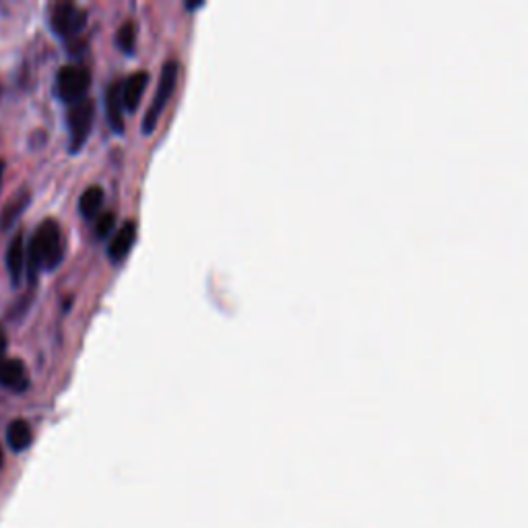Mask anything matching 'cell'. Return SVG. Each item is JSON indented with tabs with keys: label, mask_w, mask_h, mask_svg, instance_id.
Here are the masks:
<instances>
[{
	"label": "cell",
	"mask_w": 528,
	"mask_h": 528,
	"mask_svg": "<svg viewBox=\"0 0 528 528\" xmlns=\"http://www.w3.org/2000/svg\"><path fill=\"white\" fill-rule=\"evenodd\" d=\"M62 260L60 225L54 219H46L30 241L25 252V273L35 283L40 270H52Z\"/></svg>",
	"instance_id": "obj_1"
},
{
	"label": "cell",
	"mask_w": 528,
	"mask_h": 528,
	"mask_svg": "<svg viewBox=\"0 0 528 528\" xmlns=\"http://www.w3.org/2000/svg\"><path fill=\"white\" fill-rule=\"evenodd\" d=\"M178 77H180V64H178L176 60H169L163 64L159 81H157L155 96L145 112V118H142V132L145 134H151L155 131V126L157 123H159L163 110H166L171 94H174Z\"/></svg>",
	"instance_id": "obj_2"
},
{
	"label": "cell",
	"mask_w": 528,
	"mask_h": 528,
	"mask_svg": "<svg viewBox=\"0 0 528 528\" xmlns=\"http://www.w3.org/2000/svg\"><path fill=\"white\" fill-rule=\"evenodd\" d=\"M68 132H70V153H77L89 139L96 120V104L89 97L70 105L68 110Z\"/></svg>",
	"instance_id": "obj_3"
},
{
	"label": "cell",
	"mask_w": 528,
	"mask_h": 528,
	"mask_svg": "<svg viewBox=\"0 0 528 528\" xmlns=\"http://www.w3.org/2000/svg\"><path fill=\"white\" fill-rule=\"evenodd\" d=\"M89 85V70L85 67H77V64H68V67H62L59 77H56V94H59L64 102L77 104L87 96Z\"/></svg>",
	"instance_id": "obj_4"
},
{
	"label": "cell",
	"mask_w": 528,
	"mask_h": 528,
	"mask_svg": "<svg viewBox=\"0 0 528 528\" xmlns=\"http://www.w3.org/2000/svg\"><path fill=\"white\" fill-rule=\"evenodd\" d=\"M50 23H52V30L60 38H73L87 23V13L75 3H60L52 9Z\"/></svg>",
	"instance_id": "obj_5"
},
{
	"label": "cell",
	"mask_w": 528,
	"mask_h": 528,
	"mask_svg": "<svg viewBox=\"0 0 528 528\" xmlns=\"http://www.w3.org/2000/svg\"><path fill=\"white\" fill-rule=\"evenodd\" d=\"M149 85V75L147 70H137V73L128 75L124 78V83L120 85V94H123V105L124 110L134 112L139 108L142 94H145Z\"/></svg>",
	"instance_id": "obj_6"
},
{
	"label": "cell",
	"mask_w": 528,
	"mask_h": 528,
	"mask_svg": "<svg viewBox=\"0 0 528 528\" xmlns=\"http://www.w3.org/2000/svg\"><path fill=\"white\" fill-rule=\"evenodd\" d=\"M0 387L23 392L30 387L27 380V369L21 360H0Z\"/></svg>",
	"instance_id": "obj_7"
},
{
	"label": "cell",
	"mask_w": 528,
	"mask_h": 528,
	"mask_svg": "<svg viewBox=\"0 0 528 528\" xmlns=\"http://www.w3.org/2000/svg\"><path fill=\"white\" fill-rule=\"evenodd\" d=\"M6 270H9L13 285H21L25 275V241L23 235L17 233L6 250Z\"/></svg>",
	"instance_id": "obj_8"
},
{
	"label": "cell",
	"mask_w": 528,
	"mask_h": 528,
	"mask_svg": "<svg viewBox=\"0 0 528 528\" xmlns=\"http://www.w3.org/2000/svg\"><path fill=\"white\" fill-rule=\"evenodd\" d=\"M134 240H137V225H134V221H126V223L114 233V238L110 241V248H108L110 259L114 262L124 260L128 252H131Z\"/></svg>",
	"instance_id": "obj_9"
},
{
	"label": "cell",
	"mask_w": 528,
	"mask_h": 528,
	"mask_svg": "<svg viewBox=\"0 0 528 528\" xmlns=\"http://www.w3.org/2000/svg\"><path fill=\"white\" fill-rule=\"evenodd\" d=\"M105 110H108L110 126L116 132H123L124 128V105H123V94H120V83H112L105 94Z\"/></svg>",
	"instance_id": "obj_10"
},
{
	"label": "cell",
	"mask_w": 528,
	"mask_h": 528,
	"mask_svg": "<svg viewBox=\"0 0 528 528\" xmlns=\"http://www.w3.org/2000/svg\"><path fill=\"white\" fill-rule=\"evenodd\" d=\"M32 440H33L32 427L25 419H15L9 425V430H6V442H9L11 451H15V452H21V451H25V448H30Z\"/></svg>",
	"instance_id": "obj_11"
},
{
	"label": "cell",
	"mask_w": 528,
	"mask_h": 528,
	"mask_svg": "<svg viewBox=\"0 0 528 528\" xmlns=\"http://www.w3.org/2000/svg\"><path fill=\"white\" fill-rule=\"evenodd\" d=\"M104 205V188L102 187H89L78 198V211L85 219L97 217L99 209Z\"/></svg>",
	"instance_id": "obj_12"
},
{
	"label": "cell",
	"mask_w": 528,
	"mask_h": 528,
	"mask_svg": "<svg viewBox=\"0 0 528 528\" xmlns=\"http://www.w3.org/2000/svg\"><path fill=\"white\" fill-rule=\"evenodd\" d=\"M27 203H30V195H27V192H19L17 196H13V201L5 206L3 215H0V230H9V227L19 219L21 211L25 209Z\"/></svg>",
	"instance_id": "obj_13"
},
{
	"label": "cell",
	"mask_w": 528,
	"mask_h": 528,
	"mask_svg": "<svg viewBox=\"0 0 528 528\" xmlns=\"http://www.w3.org/2000/svg\"><path fill=\"white\" fill-rule=\"evenodd\" d=\"M116 44L123 52H132L134 44H137V23H134V21H126V23H123V27H120L116 33Z\"/></svg>",
	"instance_id": "obj_14"
},
{
	"label": "cell",
	"mask_w": 528,
	"mask_h": 528,
	"mask_svg": "<svg viewBox=\"0 0 528 528\" xmlns=\"http://www.w3.org/2000/svg\"><path fill=\"white\" fill-rule=\"evenodd\" d=\"M114 227H116V215H114L112 211L104 213V215H99L97 225H96L97 238H108V235L114 232Z\"/></svg>",
	"instance_id": "obj_15"
},
{
	"label": "cell",
	"mask_w": 528,
	"mask_h": 528,
	"mask_svg": "<svg viewBox=\"0 0 528 528\" xmlns=\"http://www.w3.org/2000/svg\"><path fill=\"white\" fill-rule=\"evenodd\" d=\"M6 345H9V341H6V334H5L3 328H0V360H5Z\"/></svg>",
	"instance_id": "obj_16"
},
{
	"label": "cell",
	"mask_w": 528,
	"mask_h": 528,
	"mask_svg": "<svg viewBox=\"0 0 528 528\" xmlns=\"http://www.w3.org/2000/svg\"><path fill=\"white\" fill-rule=\"evenodd\" d=\"M3 178H5V161L0 159V187H3Z\"/></svg>",
	"instance_id": "obj_17"
},
{
	"label": "cell",
	"mask_w": 528,
	"mask_h": 528,
	"mask_svg": "<svg viewBox=\"0 0 528 528\" xmlns=\"http://www.w3.org/2000/svg\"><path fill=\"white\" fill-rule=\"evenodd\" d=\"M196 6H203V3H187V9H196Z\"/></svg>",
	"instance_id": "obj_18"
},
{
	"label": "cell",
	"mask_w": 528,
	"mask_h": 528,
	"mask_svg": "<svg viewBox=\"0 0 528 528\" xmlns=\"http://www.w3.org/2000/svg\"><path fill=\"white\" fill-rule=\"evenodd\" d=\"M0 467H3V448H0Z\"/></svg>",
	"instance_id": "obj_19"
}]
</instances>
